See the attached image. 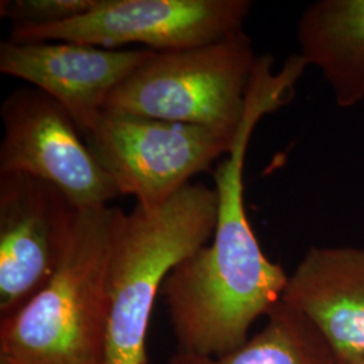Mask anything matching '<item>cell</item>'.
<instances>
[{"label":"cell","instance_id":"obj_2","mask_svg":"<svg viewBox=\"0 0 364 364\" xmlns=\"http://www.w3.org/2000/svg\"><path fill=\"white\" fill-rule=\"evenodd\" d=\"M216 188L189 183L156 209L117 208L112 228L105 364H149L147 333L169 274L208 245L218 220Z\"/></svg>","mask_w":364,"mask_h":364},{"label":"cell","instance_id":"obj_13","mask_svg":"<svg viewBox=\"0 0 364 364\" xmlns=\"http://www.w3.org/2000/svg\"><path fill=\"white\" fill-rule=\"evenodd\" d=\"M97 0H3L0 16L11 27H45L88 13Z\"/></svg>","mask_w":364,"mask_h":364},{"label":"cell","instance_id":"obj_15","mask_svg":"<svg viewBox=\"0 0 364 364\" xmlns=\"http://www.w3.org/2000/svg\"><path fill=\"white\" fill-rule=\"evenodd\" d=\"M0 364H10V363H7V362H6V360H3V359H0Z\"/></svg>","mask_w":364,"mask_h":364},{"label":"cell","instance_id":"obj_9","mask_svg":"<svg viewBox=\"0 0 364 364\" xmlns=\"http://www.w3.org/2000/svg\"><path fill=\"white\" fill-rule=\"evenodd\" d=\"M154 50L108 49L73 42L0 43V73L21 78L63 105L84 135L117 85Z\"/></svg>","mask_w":364,"mask_h":364},{"label":"cell","instance_id":"obj_6","mask_svg":"<svg viewBox=\"0 0 364 364\" xmlns=\"http://www.w3.org/2000/svg\"><path fill=\"white\" fill-rule=\"evenodd\" d=\"M250 0H97L88 13L45 27H11L15 43L73 42L154 52L195 48L243 31Z\"/></svg>","mask_w":364,"mask_h":364},{"label":"cell","instance_id":"obj_14","mask_svg":"<svg viewBox=\"0 0 364 364\" xmlns=\"http://www.w3.org/2000/svg\"><path fill=\"white\" fill-rule=\"evenodd\" d=\"M338 364H364V358L352 359V360H343V362H338Z\"/></svg>","mask_w":364,"mask_h":364},{"label":"cell","instance_id":"obj_3","mask_svg":"<svg viewBox=\"0 0 364 364\" xmlns=\"http://www.w3.org/2000/svg\"><path fill=\"white\" fill-rule=\"evenodd\" d=\"M115 210L78 212L50 281L19 312L0 320V359L10 364H105Z\"/></svg>","mask_w":364,"mask_h":364},{"label":"cell","instance_id":"obj_10","mask_svg":"<svg viewBox=\"0 0 364 364\" xmlns=\"http://www.w3.org/2000/svg\"><path fill=\"white\" fill-rule=\"evenodd\" d=\"M282 301L311 320L338 362L364 358V248H309Z\"/></svg>","mask_w":364,"mask_h":364},{"label":"cell","instance_id":"obj_12","mask_svg":"<svg viewBox=\"0 0 364 364\" xmlns=\"http://www.w3.org/2000/svg\"><path fill=\"white\" fill-rule=\"evenodd\" d=\"M266 326L235 351L218 358L174 352L168 364H338L326 338L302 313L281 301Z\"/></svg>","mask_w":364,"mask_h":364},{"label":"cell","instance_id":"obj_8","mask_svg":"<svg viewBox=\"0 0 364 364\" xmlns=\"http://www.w3.org/2000/svg\"><path fill=\"white\" fill-rule=\"evenodd\" d=\"M78 212L49 182L0 174V320L19 312L50 281Z\"/></svg>","mask_w":364,"mask_h":364},{"label":"cell","instance_id":"obj_11","mask_svg":"<svg viewBox=\"0 0 364 364\" xmlns=\"http://www.w3.org/2000/svg\"><path fill=\"white\" fill-rule=\"evenodd\" d=\"M301 58L316 66L338 107L364 99V0H320L306 7L297 27Z\"/></svg>","mask_w":364,"mask_h":364},{"label":"cell","instance_id":"obj_7","mask_svg":"<svg viewBox=\"0 0 364 364\" xmlns=\"http://www.w3.org/2000/svg\"><path fill=\"white\" fill-rule=\"evenodd\" d=\"M0 174L49 182L78 209L103 208L120 195L65 108L37 88L10 92L0 107Z\"/></svg>","mask_w":364,"mask_h":364},{"label":"cell","instance_id":"obj_4","mask_svg":"<svg viewBox=\"0 0 364 364\" xmlns=\"http://www.w3.org/2000/svg\"><path fill=\"white\" fill-rule=\"evenodd\" d=\"M258 57L245 31L195 48L156 52L123 80L103 112L236 134Z\"/></svg>","mask_w":364,"mask_h":364},{"label":"cell","instance_id":"obj_5","mask_svg":"<svg viewBox=\"0 0 364 364\" xmlns=\"http://www.w3.org/2000/svg\"><path fill=\"white\" fill-rule=\"evenodd\" d=\"M236 134L103 112L82 136L120 195L134 196L136 205L156 209L227 156Z\"/></svg>","mask_w":364,"mask_h":364},{"label":"cell","instance_id":"obj_1","mask_svg":"<svg viewBox=\"0 0 364 364\" xmlns=\"http://www.w3.org/2000/svg\"><path fill=\"white\" fill-rule=\"evenodd\" d=\"M273 64L269 54L258 57L246 117L213 171L219 208L210 245L181 262L161 290L178 352L218 358L235 351L287 289L289 275L260 248L245 207L243 171L252 132L262 117L289 103L306 68L299 55L289 57L278 72Z\"/></svg>","mask_w":364,"mask_h":364}]
</instances>
